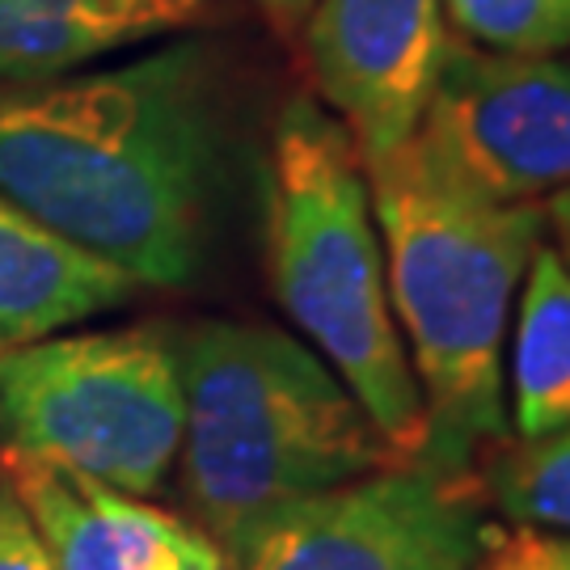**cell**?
Segmentation results:
<instances>
[{"mask_svg":"<svg viewBox=\"0 0 570 570\" xmlns=\"http://www.w3.org/2000/svg\"><path fill=\"white\" fill-rule=\"evenodd\" d=\"M546 233L553 237V254L570 266V190L546 204Z\"/></svg>","mask_w":570,"mask_h":570,"instance_id":"cell-18","label":"cell"},{"mask_svg":"<svg viewBox=\"0 0 570 570\" xmlns=\"http://www.w3.org/2000/svg\"><path fill=\"white\" fill-rule=\"evenodd\" d=\"M410 140L478 199L546 207L570 190V63L449 39Z\"/></svg>","mask_w":570,"mask_h":570,"instance_id":"cell-7","label":"cell"},{"mask_svg":"<svg viewBox=\"0 0 570 570\" xmlns=\"http://www.w3.org/2000/svg\"><path fill=\"white\" fill-rule=\"evenodd\" d=\"M444 0H313V85L372 165L414 136L449 56Z\"/></svg>","mask_w":570,"mask_h":570,"instance_id":"cell-8","label":"cell"},{"mask_svg":"<svg viewBox=\"0 0 570 570\" xmlns=\"http://www.w3.org/2000/svg\"><path fill=\"white\" fill-rule=\"evenodd\" d=\"M482 482L511 524L570 532V428L546 440H511Z\"/></svg>","mask_w":570,"mask_h":570,"instance_id":"cell-13","label":"cell"},{"mask_svg":"<svg viewBox=\"0 0 570 570\" xmlns=\"http://www.w3.org/2000/svg\"><path fill=\"white\" fill-rule=\"evenodd\" d=\"M0 478L26 511L51 570H161L186 529L144 499L42 456L0 452Z\"/></svg>","mask_w":570,"mask_h":570,"instance_id":"cell-9","label":"cell"},{"mask_svg":"<svg viewBox=\"0 0 570 570\" xmlns=\"http://www.w3.org/2000/svg\"><path fill=\"white\" fill-rule=\"evenodd\" d=\"M178 465L199 532L228 570L296 503L402 461L338 372L287 330L204 322L178 334Z\"/></svg>","mask_w":570,"mask_h":570,"instance_id":"cell-3","label":"cell"},{"mask_svg":"<svg viewBox=\"0 0 570 570\" xmlns=\"http://www.w3.org/2000/svg\"><path fill=\"white\" fill-rule=\"evenodd\" d=\"M228 110L204 39L0 85V190L140 287L199 275L225 183Z\"/></svg>","mask_w":570,"mask_h":570,"instance_id":"cell-1","label":"cell"},{"mask_svg":"<svg viewBox=\"0 0 570 570\" xmlns=\"http://www.w3.org/2000/svg\"><path fill=\"white\" fill-rule=\"evenodd\" d=\"M266 13L275 21H284V26H296L301 18H308V9H313V0H258Z\"/></svg>","mask_w":570,"mask_h":570,"instance_id":"cell-19","label":"cell"},{"mask_svg":"<svg viewBox=\"0 0 570 570\" xmlns=\"http://www.w3.org/2000/svg\"><path fill=\"white\" fill-rule=\"evenodd\" d=\"M473 570H570V532L537 529V524H490L487 546Z\"/></svg>","mask_w":570,"mask_h":570,"instance_id":"cell-15","label":"cell"},{"mask_svg":"<svg viewBox=\"0 0 570 570\" xmlns=\"http://www.w3.org/2000/svg\"><path fill=\"white\" fill-rule=\"evenodd\" d=\"M385 245L393 317L428 410V461L478 469L511 444L508 355L511 308L546 207L478 199L414 140L364 165Z\"/></svg>","mask_w":570,"mask_h":570,"instance_id":"cell-2","label":"cell"},{"mask_svg":"<svg viewBox=\"0 0 570 570\" xmlns=\"http://www.w3.org/2000/svg\"><path fill=\"white\" fill-rule=\"evenodd\" d=\"M482 499L478 469L402 456L271 520L233 570H473Z\"/></svg>","mask_w":570,"mask_h":570,"instance_id":"cell-6","label":"cell"},{"mask_svg":"<svg viewBox=\"0 0 570 570\" xmlns=\"http://www.w3.org/2000/svg\"><path fill=\"white\" fill-rule=\"evenodd\" d=\"M183 355L165 326L63 330L0 351V452L148 499L183 452Z\"/></svg>","mask_w":570,"mask_h":570,"instance_id":"cell-5","label":"cell"},{"mask_svg":"<svg viewBox=\"0 0 570 570\" xmlns=\"http://www.w3.org/2000/svg\"><path fill=\"white\" fill-rule=\"evenodd\" d=\"M140 284L85 254L0 190V351H18L122 308Z\"/></svg>","mask_w":570,"mask_h":570,"instance_id":"cell-10","label":"cell"},{"mask_svg":"<svg viewBox=\"0 0 570 570\" xmlns=\"http://www.w3.org/2000/svg\"><path fill=\"white\" fill-rule=\"evenodd\" d=\"M511 440H546L570 428V266L537 245L511 334Z\"/></svg>","mask_w":570,"mask_h":570,"instance_id":"cell-12","label":"cell"},{"mask_svg":"<svg viewBox=\"0 0 570 570\" xmlns=\"http://www.w3.org/2000/svg\"><path fill=\"white\" fill-rule=\"evenodd\" d=\"M212 0H0V85L42 81L204 26Z\"/></svg>","mask_w":570,"mask_h":570,"instance_id":"cell-11","label":"cell"},{"mask_svg":"<svg viewBox=\"0 0 570 570\" xmlns=\"http://www.w3.org/2000/svg\"><path fill=\"white\" fill-rule=\"evenodd\" d=\"M0 570H51L13 490L0 478Z\"/></svg>","mask_w":570,"mask_h":570,"instance_id":"cell-16","label":"cell"},{"mask_svg":"<svg viewBox=\"0 0 570 570\" xmlns=\"http://www.w3.org/2000/svg\"><path fill=\"white\" fill-rule=\"evenodd\" d=\"M161 570H228L225 558H220V550L207 541L199 529H183V537H178V546H174V553L165 558Z\"/></svg>","mask_w":570,"mask_h":570,"instance_id":"cell-17","label":"cell"},{"mask_svg":"<svg viewBox=\"0 0 570 570\" xmlns=\"http://www.w3.org/2000/svg\"><path fill=\"white\" fill-rule=\"evenodd\" d=\"M266 263L287 322L326 360L397 456H423L428 410L393 317L385 245L364 161L313 98L275 122L266 169Z\"/></svg>","mask_w":570,"mask_h":570,"instance_id":"cell-4","label":"cell"},{"mask_svg":"<svg viewBox=\"0 0 570 570\" xmlns=\"http://www.w3.org/2000/svg\"><path fill=\"white\" fill-rule=\"evenodd\" d=\"M461 39L511 56H558L570 47V0H444Z\"/></svg>","mask_w":570,"mask_h":570,"instance_id":"cell-14","label":"cell"}]
</instances>
